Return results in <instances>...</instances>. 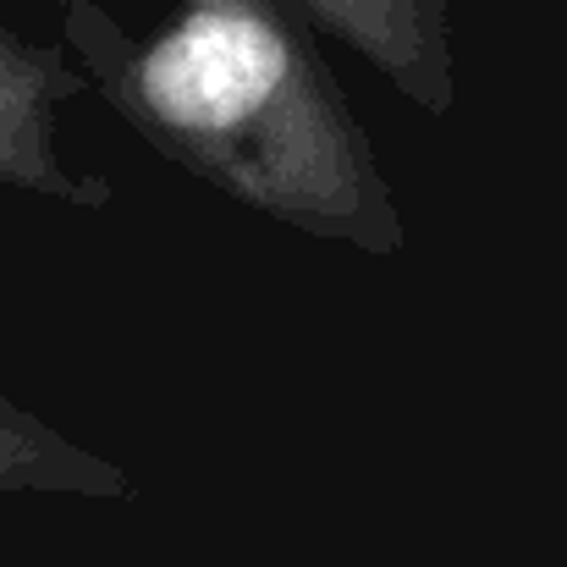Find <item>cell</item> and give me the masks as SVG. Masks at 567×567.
I'll return each instance as SVG.
<instances>
[{
  "instance_id": "6da1fadb",
  "label": "cell",
  "mask_w": 567,
  "mask_h": 567,
  "mask_svg": "<svg viewBox=\"0 0 567 567\" xmlns=\"http://www.w3.org/2000/svg\"><path fill=\"white\" fill-rule=\"evenodd\" d=\"M111 100L248 209L375 254L402 248L370 138L287 0H188L111 72Z\"/></svg>"
},
{
  "instance_id": "7a4b0ae2",
  "label": "cell",
  "mask_w": 567,
  "mask_h": 567,
  "mask_svg": "<svg viewBox=\"0 0 567 567\" xmlns=\"http://www.w3.org/2000/svg\"><path fill=\"white\" fill-rule=\"evenodd\" d=\"M303 22L348 39L424 111H452V33L446 0H287Z\"/></svg>"
},
{
  "instance_id": "3957f363",
  "label": "cell",
  "mask_w": 567,
  "mask_h": 567,
  "mask_svg": "<svg viewBox=\"0 0 567 567\" xmlns=\"http://www.w3.org/2000/svg\"><path fill=\"white\" fill-rule=\"evenodd\" d=\"M72 94V78L61 72L55 55H39L17 33L0 28V183L55 198H105L100 188H78L55 166V122L50 105Z\"/></svg>"
},
{
  "instance_id": "277c9868",
  "label": "cell",
  "mask_w": 567,
  "mask_h": 567,
  "mask_svg": "<svg viewBox=\"0 0 567 567\" xmlns=\"http://www.w3.org/2000/svg\"><path fill=\"white\" fill-rule=\"evenodd\" d=\"M0 491H83V496H127V474L78 452L22 408L0 396Z\"/></svg>"
}]
</instances>
